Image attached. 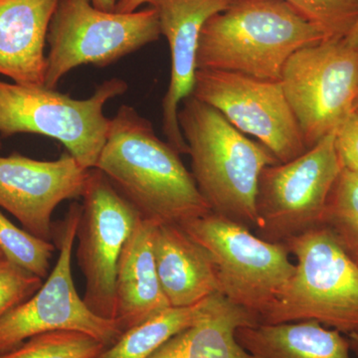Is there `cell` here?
Returning <instances> with one entry per match:
<instances>
[{
	"mask_svg": "<svg viewBox=\"0 0 358 358\" xmlns=\"http://www.w3.org/2000/svg\"><path fill=\"white\" fill-rule=\"evenodd\" d=\"M343 169L336 131L301 157L265 167L257 190V236L284 245L322 226L327 199Z\"/></svg>",
	"mask_w": 358,
	"mask_h": 358,
	"instance_id": "obj_8",
	"label": "cell"
},
{
	"mask_svg": "<svg viewBox=\"0 0 358 358\" xmlns=\"http://www.w3.org/2000/svg\"><path fill=\"white\" fill-rule=\"evenodd\" d=\"M119 0H91L92 4L101 10L114 13Z\"/></svg>",
	"mask_w": 358,
	"mask_h": 358,
	"instance_id": "obj_28",
	"label": "cell"
},
{
	"mask_svg": "<svg viewBox=\"0 0 358 358\" xmlns=\"http://www.w3.org/2000/svg\"><path fill=\"white\" fill-rule=\"evenodd\" d=\"M106 348L89 334L57 331L32 336L0 358H96Z\"/></svg>",
	"mask_w": 358,
	"mask_h": 358,
	"instance_id": "obj_22",
	"label": "cell"
},
{
	"mask_svg": "<svg viewBox=\"0 0 358 358\" xmlns=\"http://www.w3.org/2000/svg\"><path fill=\"white\" fill-rule=\"evenodd\" d=\"M155 225L141 217L120 256L114 320L122 334L171 307L155 267L152 245Z\"/></svg>",
	"mask_w": 358,
	"mask_h": 358,
	"instance_id": "obj_17",
	"label": "cell"
},
{
	"mask_svg": "<svg viewBox=\"0 0 358 358\" xmlns=\"http://www.w3.org/2000/svg\"><path fill=\"white\" fill-rule=\"evenodd\" d=\"M179 225L210 255L219 293L258 320L293 275L286 246L261 239L242 224L210 212Z\"/></svg>",
	"mask_w": 358,
	"mask_h": 358,
	"instance_id": "obj_6",
	"label": "cell"
},
{
	"mask_svg": "<svg viewBox=\"0 0 358 358\" xmlns=\"http://www.w3.org/2000/svg\"><path fill=\"white\" fill-rule=\"evenodd\" d=\"M1 256H3V255H2L1 250H0V257H1Z\"/></svg>",
	"mask_w": 358,
	"mask_h": 358,
	"instance_id": "obj_32",
	"label": "cell"
},
{
	"mask_svg": "<svg viewBox=\"0 0 358 358\" xmlns=\"http://www.w3.org/2000/svg\"><path fill=\"white\" fill-rule=\"evenodd\" d=\"M0 250L14 265L43 280L48 277L55 245L20 229L0 211Z\"/></svg>",
	"mask_w": 358,
	"mask_h": 358,
	"instance_id": "obj_23",
	"label": "cell"
},
{
	"mask_svg": "<svg viewBox=\"0 0 358 358\" xmlns=\"http://www.w3.org/2000/svg\"><path fill=\"white\" fill-rule=\"evenodd\" d=\"M162 36L152 6L131 13H108L91 0H60L49 26L44 86L56 89L82 65L106 67Z\"/></svg>",
	"mask_w": 358,
	"mask_h": 358,
	"instance_id": "obj_7",
	"label": "cell"
},
{
	"mask_svg": "<svg viewBox=\"0 0 358 358\" xmlns=\"http://www.w3.org/2000/svg\"><path fill=\"white\" fill-rule=\"evenodd\" d=\"M179 155L157 138L152 122L131 106L122 105L110 119L95 169L141 218L181 224L212 211Z\"/></svg>",
	"mask_w": 358,
	"mask_h": 358,
	"instance_id": "obj_1",
	"label": "cell"
},
{
	"mask_svg": "<svg viewBox=\"0 0 358 358\" xmlns=\"http://www.w3.org/2000/svg\"><path fill=\"white\" fill-rule=\"evenodd\" d=\"M348 336H350L348 341H350V350H352L355 355L358 357V329L348 334Z\"/></svg>",
	"mask_w": 358,
	"mask_h": 358,
	"instance_id": "obj_29",
	"label": "cell"
},
{
	"mask_svg": "<svg viewBox=\"0 0 358 358\" xmlns=\"http://www.w3.org/2000/svg\"><path fill=\"white\" fill-rule=\"evenodd\" d=\"M192 95L217 110L241 133L255 136L280 164L308 150L280 81L199 69Z\"/></svg>",
	"mask_w": 358,
	"mask_h": 358,
	"instance_id": "obj_11",
	"label": "cell"
},
{
	"mask_svg": "<svg viewBox=\"0 0 358 358\" xmlns=\"http://www.w3.org/2000/svg\"><path fill=\"white\" fill-rule=\"evenodd\" d=\"M345 40L352 46L358 47V22L355 25V29L352 30V33L348 35V38H345Z\"/></svg>",
	"mask_w": 358,
	"mask_h": 358,
	"instance_id": "obj_30",
	"label": "cell"
},
{
	"mask_svg": "<svg viewBox=\"0 0 358 358\" xmlns=\"http://www.w3.org/2000/svg\"><path fill=\"white\" fill-rule=\"evenodd\" d=\"M218 294V293H217ZM212 294L190 307H169L131 327L96 358H148L183 329L204 317L215 301Z\"/></svg>",
	"mask_w": 358,
	"mask_h": 358,
	"instance_id": "obj_20",
	"label": "cell"
},
{
	"mask_svg": "<svg viewBox=\"0 0 358 358\" xmlns=\"http://www.w3.org/2000/svg\"><path fill=\"white\" fill-rule=\"evenodd\" d=\"M81 204L71 205L58 232L59 256L46 282L31 298L0 319V355L28 338L57 331H79L109 348L122 333L114 320L92 312L78 294L73 280L71 257L76 239Z\"/></svg>",
	"mask_w": 358,
	"mask_h": 358,
	"instance_id": "obj_10",
	"label": "cell"
},
{
	"mask_svg": "<svg viewBox=\"0 0 358 358\" xmlns=\"http://www.w3.org/2000/svg\"><path fill=\"white\" fill-rule=\"evenodd\" d=\"M60 0H0V75L43 86L45 45Z\"/></svg>",
	"mask_w": 358,
	"mask_h": 358,
	"instance_id": "obj_15",
	"label": "cell"
},
{
	"mask_svg": "<svg viewBox=\"0 0 358 358\" xmlns=\"http://www.w3.org/2000/svg\"><path fill=\"white\" fill-rule=\"evenodd\" d=\"M43 284V280L0 257V319L31 298Z\"/></svg>",
	"mask_w": 358,
	"mask_h": 358,
	"instance_id": "obj_25",
	"label": "cell"
},
{
	"mask_svg": "<svg viewBox=\"0 0 358 358\" xmlns=\"http://www.w3.org/2000/svg\"><path fill=\"white\" fill-rule=\"evenodd\" d=\"M89 171L69 152L48 162L17 152L0 157V207L26 231L50 241L52 214L61 202L82 199Z\"/></svg>",
	"mask_w": 358,
	"mask_h": 358,
	"instance_id": "obj_13",
	"label": "cell"
},
{
	"mask_svg": "<svg viewBox=\"0 0 358 358\" xmlns=\"http://www.w3.org/2000/svg\"><path fill=\"white\" fill-rule=\"evenodd\" d=\"M281 82L308 150L336 131L353 110L358 93V47L326 39L289 58Z\"/></svg>",
	"mask_w": 358,
	"mask_h": 358,
	"instance_id": "obj_9",
	"label": "cell"
},
{
	"mask_svg": "<svg viewBox=\"0 0 358 358\" xmlns=\"http://www.w3.org/2000/svg\"><path fill=\"white\" fill-rule=\"evenodd\" d=\"M152 245L160 285L171 307H190L219 293L210 255L179 224H157Z\"/></svg>",
	"mask_w": 358,
	"mask_h": 358,
	"instance_id": "obj_16",
	"label": "cell"
},
{
	"mask_svg": "<svg viewBox=\"0 0 358 358\" xmlns=\"http://www.w3.org/2000/svg\"><path fill=\"white\" fill-rule=\"evenodd\" d=\"M0 148H1V143H0Z\"/></svg>",
	"mask_w": 358,
	"mask_h": 358,
	"instance_id": "obj_33",
	"label": "cell"
},
{
	"mask_svg": "<svg viewBox=\"0 0 358 358\" xmlns=\"http://www.w3.org/2000/svg\"><path fill=\"white\" fill-rule=\"evenodd\" d=\"M296 258L293 275L260 324L315 320L341 334L358 329V264L324 226L284 244Z\"/></svg>",
	"mask_w": 358,
	"mask_h": 358,
	"instance_id": "obj_4",
	"label": "cell"
},
{
	"mask_svg": "<svg viewBox=\"0 0 358 358\" xmlns=\"http://www.w3.org/2000/svg\"><path fill=\"white\" fill-rule=\"evenodd\" d=\"M181 103L179 128L192 157L193 178L205 201L214 213L255 230L260 174L279 160L208 103L192 95Z\"/></svg>",
	"mask_w": 358,
	"mask_h": 358,
	"instance_id": "obj_2",
	"label": "cell"
},
{
	"mask_svg": "<svg viewBox=\"0 0 358 358\" xmlns=\"http://www.w3.org/2000/svg\"><path fill=\"white\" fill-rule=\"evenodd\" d=\"M234 0H150L159 16L160 32L169 42L171 82L164 101V131L167 143L180 155L188 148L178 124L180 103L192 95L196 74L200 33L209 18L227 8Z\"/></svg>",
	"mask_w": 358,
	"mask_h": 358,
	"instance_id": "obj_14",
	"label": "cell"
},
{
	"mask_svg": "<svg viewBox=\"0 0 358 358\" xmlns=\"http://www.w3.org/2000/svg\"><path fill=\"white\" fill-rule=\"evenodd\" d=\"M322 40L324 34L285 0H234L205 22L196 70L280 81L294 52Z\"/></svg>",
	"mask_w": 358,
	"mask_h": 358,
	"instance_id": "obj_3",
	"label": "cell"
},
{
	"mask_svg": "<svg viewBox=\"0 0 358 358\" xmlns=\"http://www.w3.org/2000/svg\"><path fill=\"white\" fill-rule=\"evenodd\" d=\"M336 147L343 169L358 176V109L336 129Z\"/></svg>",
	"mask_w": 358,
	"mask_h": 358,
	"instance_id": "obj_26",
	"label": "cell"
},
{
	"mask_svg": "<svg viewBox=\"0 0 358 358\" xmlns=\"http://www.w3.org/2000/svg\"><path fill=\"white\" fill-rule=\"evenodd\" d=\"M326 39H345L358 22V0H285Z\"/></svg>",
	"mask_w": 358,
	"mask_h": 358,
	"instance_id": "obj_24",
	"label": "cell"
},
{
	"mask_svg": "<svg viewBox=\"0 0 358 358\" xmlns=\"http://www.w3.org/2000/svg\"><path fill=\"white\" fill-rule=\"evenodd\" d=\"M257 322L256 315L218 293L202 319L169 339L148 358H248L235 334L240 327Z\"/></svg>",
	"mask_w": 358,
	"mask_h": 358,
	"instance_id": "obj_19",
	"label": "cell"
},
{
	"mask_svg": "<svg viewBox=\"0 0 358 358\" xmlns=\"http://www.w3.org/2000/svg\"><path fill=\"white\" fill-rule=\"evenodd\" d=\"M322 226L358 264V176L343 169L334 183Z\"/></svg>",
	"mask_w": 358,
	"mask_h": 358,
	"instance_id": "obj_21",
	"label": "cell"
},
{
	"mask_svg": "<svg viewBox=\"0 0 358 358\" xmlns=\"http://www.w3.org/2000/svg\"><path fill=\"white\" fill-rule=\"evenodd\" d=\"M150 0H119L115 6V13H131L138 10V7L148 3Z\"/></svg>",
	"mask_w": 358,
	"mask_h": 358,
	"instance_id": "obj_27",
	"label": "cell"
},
{
	"mask_svg": "<svg viewBox=\"0 0 358 358\" xmlns=\"http://www.w3.org/2000/svg\"><path fill=\"white\" fill-rule=\"evenodd\" d=\"M358 109V93L357 99H355V106H353V110Z\"/></svg>",
	"mask_w": 358,
	"mask_h": 358,
	"instance_id": "obj_31",
	"label": "cell"
},
{
	"mask_svg": "<svg viewBox=\"0 0 358 358\" xmlns=\"http://www.w3.org/2000/svg\"><path fill=\"white\" fill-rule=\"evenodd\" d=\"M127 90V82L113 78L90 98L77 100L44 85L0 80V136H48L62 143L83 169H95L110 129V119L103 114V107Z\"/></svg>",
	"mask_w": 358,
	"mask_h": 358,
	"instance_id": "obj_5",
	"label": "cell"
},
{
	"mask_svg": "<svg viewBox=\"0 0 358 358\" xmlns=\"http://www.w3.org/2000/svg\"><path fill=\"white\" fill-rule=\"evenodd\" d=\"M82 200L76 256L83 300L99 317L114 320L117 263L141 215L96 169H90Z\"/></svg>",
	"mask_w": 358,
	"mask_h": 358,
	"instance_id": "obj_12",
	"label": "cell"
},
{
	"mask_svg": "<svg viewBox=\"0 0 358 358\" xmlns=\"http://www.w3.org/2000/svg\"><path fill=\"white\" fill-rule=\"evenodd\" d=\"M235 336L248 358H350L348 339L315 320L257 322Z\"/></svg>",
	"mask_w": 358,
	"mask_h": 358,
	"instance_id": "obj_18",
	"label": "cell"
}]
</instances>
